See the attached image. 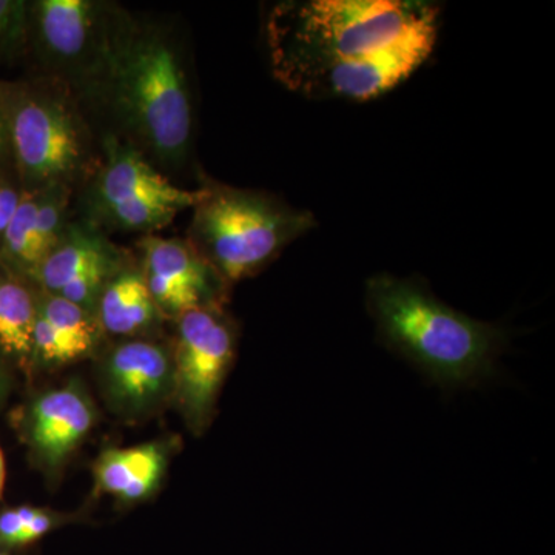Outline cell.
Listing matches in <instances>:
<instances>
[{
	"mask_svg": "<svg viewBox=\"0 0 555 555\" xmlns=\"http://www.w3.org/2000/svg\"><path fill=\"white\" fill-rule=\"evenodd\" d=\"M0 264V352L24 371L31 369L36 287Z\"/></svg>",
	"mask_w": 555,
	"mask_h": 555,
	"instance_id": "obj_16",
	"label": "cell"
},
{
	"mask_svg": "<svg viewBox=\"0 0 555 555\" xmlns=\"http://www.w3.org/2000/svg\"><path fill=\"white\" fill-rule=\"evenodd\" d=\"M105 153L107 158L87 199L94 224L150 233L166 228L181 211L195 207L203 198V188H177L153 169L137 149L115 138L107 139Z\"/></svg>",
	"mask_w": 555,
	"mask_h": 555,
	"instance_id": "obj_6",
	"label": "cell"
},
{
	"mask_svg": "<svg viewBox=\"0 0 555 555\" xmlns=\"http://www.w3.org/2000/svg\"><path fill=\"white\" fill-rule=\"evenodd\" d=\"M173 452L175 441L167 438L105 449L93 463L94 491L124 505L144 502L158 491Z\"/></svg>",
	"mask_w": 555,
	"mask_h": 555,
	"instance_id": "obj_14",
	"label": "cell"
},
{
	"mask_svg": "<svg viewBox=\"0 0 555 555\" xmlns=\"http://www.w3.org/2000/svg\"><path fill=\"white\" fill-rule=\"evenodd\" d=\"M440 9L404 0L278 3L266 22L273 75L310 100L369 101L414 75L436 47Z\"/></svg>",
	"mask_w": 555,
	"mask_h": 555,
	"instance_id": "obj_1",
	"label": "cell"
},
{
	"mask_svg": "<svg viewBox=\"0 0 555 555\" xmlns=\"http://www.w3.org/2000/svg\"><path fill=\"white\" fill-rule=\"evenodd\" d=\"M105 91L120 122L164 164L178 166L192 142V100L177 46L164 31L120 25L100 60Z\"/></svg>",
	"mask_w": 555,
	"mask_h": 555,
	"instance_id": "obj_2",
	"label": "cell"
},
{
	"mask_svg": "<svg viewBox=\"0 0 555 555\" xmlns=\"http://www.w3.org/2000/svg\"><path fill=\"white\" fill-rule=\"evenodd\" d=\"M367 308L379 337L440 385H474L491 377L505 332L456 312L411 280L377 275Z\"/></svg>",
	"mask_w": 555,
	"mask_h": 555,
	"instance_id": "obj_3",
	"label": "cell"
},
{
	"mask_svg": "<svg viewBox=\"0 0 555 555\" xmlns=\"http://www.w3.org/2000/svg\"><path fill=\"white\" fill-rule=\"evenodd\" d=\"M193 210L189 243L225 286L268 268L295 240L315 228L310 211L257 190L204 185Z\"/></svg>",
	"mask_w": 555,
	"mask_h": 555,
	"instance_id": "obj_4",
	"label": "cell"
},
{
	"mask_svg": "<svg viewBox=\"0 0 555 555\" xmlns=\"http://www.w3.org/2000/svg\"><path fill=\"white\" fill-rule=\"evenodd\" d=\"M0 102L21 190L36 192L51 184L68 185L86 163L87 145L78 116L67 100L33 83L0 80Z\"/></svg>",
	"mask_w": 555,
	"mask_h": 555,
	"instance_id": "obj_5",
	"label": "cell"
},
{
	"mask_svg": "<svg viewBox=\"0 0 555 555\" xmlns=\"http://www.w3.org/2000/svg\"><path fill=\"white\" fill-rule=\"evenodd\" d=\"M178 320L175 403L196 436L210 426L219 393L236 356V327L221 308H201Z\"/></svg>",
	"mask_w": 555,
	"mask_h": 555,
	"instance_id": "obj_7",
	"label": "cell"
},
{
	"mask_svg": "<svg viewBox=\"0 0 555 555\" xmlns=\"http://www.w3.org/2000/svg\"><path fill=\"white\" fill-rule=\"evenodd\" d=\"M27 22V3L21 0H0V50L13 46L22 38Z\"/></svg>",
	"mask_w": 555,
	"mask_h": 555,
	"instance_id": "obj_19",
	"label": "cell"
},
{
	"mask_svg": "<svg viewBox=\"0 0 555 555\" xmlns=\"http://www.w3.org/2000/svg\"><path fill=\"white\" fill-rule=\"evenodd\" d=\"M141 251L142 275L163 318L221 308L228 286L189 241L147 235L141 240Z\"/></svg>",
	"mask_w": 555,
	"mask_h": 555,
	"instance_id": "obj_11",
	"label": "cell"
},
{
	"mask_svg": "<svg viewBox=\"0 0 555 555\" xmlns=\"http://www.w3.org/2000/svg\"><path fill=\"white\" fill-rule=\"evenodd\" d=\"M0 555H11L9 551L0 550Z\"/></svg>",
	"mask_w": 555,
	"mask_h": 555,
	"instance_id": "obj_23",
	"label": "cell"
},
{
	"mask_svg": "<svg viewBox=\"0 0 555 555\" xmlns=\"http://www.w3.org/2000/svg\"><path fill=\"white\" fill-rule=\"evenodd\" d=\"M98 408L78 378L40 392L17 415L31 462L51 481L61 477L98 422Z\"/></svg>",
	"mask_w": 555,
	"mask_h": 555,
	"instance_id": "obj_8",
	"label": "cell"
},
{
	"mask_svg": "<svg viewBox=\"0 0 555 555\" xmlns=\"http://www.w3.org/2000/svg\"><path fill=\"white\" fill-rule=\"evenodd\" d=\"M38 192H24L16 214L11 218L0 240V264L30 281L36 270L35 219Z\"/></svg>",
	"mask_w": 555,
	"mask_h": 555,
	"instance_id": "obj_17",
	"label": "cell"
},
{
	"mask_svg": "<svg viewBox=\"0 0 555 555\" xmlns=\"http://www.w3.org/2000/svg\"><path fill=\"white\" fill-rule=\"evenodd\" d=\"M7 358L0 352V404L3 403L10 390V374L5 363Z\"/></svg>",
	"mask_w": 555,
	"mask_h": 555,
	"instance_id": "obj_21",
	"label": "cell"
},
{
	"mask_svg": "<svg viewBox=\"0 0 555 555\" xmlns=\"http://www.w3.org/2000/svg\"><path fill=\"white\" fill-rule=\"evenodd\" d=\"M100 10L89 0H38L28 7L43 56L62 65L78 64L90 56L98 62L104 43L98 33Z\"/></svg>",
	"mask_w": 555,
	"mask_h": 555,
	"instance_id": "obj_13",
	"label": "cell"
},
{
	"mask_svg": "<svg viewBox=\"0 0 555 555\" xmlns=\"http://www.w3.org/2000/svg\"><path fill=\"white\" fill-rule=\"evenodd\" d=\"M98 383L113 414L142 422L173 403V356L169 347L152 339H126L101 358Z\"/></svg>",
	"mask_w": 555,
	"mask_h": 555,
	"instance_id": "obj_9",
	"label": "cell"
},
{
	"mask_svg": "<svg viewBox=\"0 0 555 555\" xmlns=\"http://www.w3.org/2000/svg\"><path fill=\"white\" fill-rule=\"evenodd\" d=\"M5 480H7L5 456H3L2 449H0V499H2L3 489H5Z\"/></svg>",
	"mask_w": 555,
	"mask_h": 555,
	"instance_id": "obj_22",
	"label": "cell"
},
{
	"mask_svg": "<svg viewBox=\"0 0 555 555\" xmlns=\"http://www.w3.org/2000/svg\"><path fill=\"white\" fill-rule=\"evenodd\" d=\"M101 335L90 312L36 287L31 367H62L83 360L94 352Z\"/></svg>",
	"mask_w": 555,
	"mask_h": 555,
	"instance_id": "obj_12",
	"label": "cell"
},
{
	"mask_svg": "<svg viewBox=\"0 0 555 555\" xmlns=\"http://www.w3.org/2000/svg\"><path fill=\"white\" fill-rule=\"evenodd\" d=\"M36 192H38V207H36L35 219V259L36 270H38L40 262L56 247L67 228L65 215H67L69 185L51 184Z\"/></svg>",
	"mask_w": 555,
	"mask_h": 555,
	"instance_id": "obj_18",
	"label": "cell"
},
{
	"mask_svg": "<svg viewBox=\"0 0 555 555\" xmlns=\"http://www.w3.org/2000/svg\"><path fill=\"white\" fill-rule=\"evenodd\" d=\"M118 248L90 224H67L56 247L31 278L39 291L57 295L94 315L98 299L122 266Z\"/></svg>",
	"mask_w": 555,
	"mask_h": 555,
	"instance_id": "obj_10",
	"label": "cell"
},
{
	"mask_svg": "<svg viewBox=\"0 0 555 555\" xmlns=\"http://www.w3.org/2000/svg\"><path fill=\"white\" fill-rule=\"evenodd\" d=\"M10 163H13V158H11L9 126H7L5 113L0 102V173H3Z\"/></svg>",
	"mask_w": 555,
	"mask_h": 555,
	"instance_id": "obj_20",
	"label": "cell"
},
{
	"mask_svg": "<svg viewBox=\"0 0 555 555\" xmlns=\"http://www.w3.org/2000/svg\"><path fill=\"white\" fill-rule=\"evenodd\" d=\"M102 334L142 338L160 321L141 268L124 264L104 287L94 309Z\"/></svg>",
	"mask_w": 555,
	"mask_h": 555,
	"instance_id": "obj_15",
	"label": "cell"
}]
</instances>
